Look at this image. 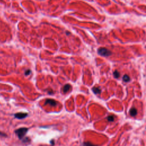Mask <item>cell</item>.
<instances>
[{
  "label": "cell",
  "instance_id": "3957f363",
  "mask_svg": "<svg viewBox=\"0 0 146 146\" xmlns=\"http://www.w3.org/2000/svg\"><path fill=\"white\" fill-rule=\"evenodd\" d=\"M45 104V105H46V104H50V105H51V106H55L57 104V102L53 100V99H46V100Z\"/></svg>",
  "mask_w": 146,
  "mask_h": 146
},
{
  "label": "cell",
  "instance_id": "52a82bcc",
  "mask_svg": "<svg viewBox=\"0 0 146 146\" xmlns=\"http://www.w3.org/2000/svg\"><path fill=\"white\" fill-rule=\"evenodd\" d=\"M92 91L94 92L95 94H100L101 92V89L99 88V87H94L92 88Z\"/></svg>",
  "mask_w": 146,
  "mask_h": 146
},
{
  "label": "cell",
  "instance_id": "7c38bea8",
  "mask_svg": "<svg viewBox=\"0 0 146 146\" xmlns=\"http://www.w3.org/2000/svg\"><path fill=\"white\" fill-rule=\"evenodd\" d=\"M31 73V71L30 70H26V72H25V75H29Z\"/></svg>",
  "mask_w": 146,
  "mask_h": 146
},
{
  "label": "cell",
  "instance_id": "6da1fadb",
  "mask_svg": "<svg viewBox=\"0 0 146 146\" xmlns=\"http://www.w3.org/2000/svg\"><path fill=\"white\" fill-rule=\"evenodd\" d=\"M28 131V128H21L16 131V134L19 139H22L24 138L26 134L27 133Z\"/></svg>",
  "mask_w": 146,
  "mask_h": 146
},
{
  "label": "cell",
  "instance_id": "4fadbf2b",
  "mask_svg": "<svg viewBox=\"0 0 146 146\" xmlns=\"http://www.w3.org/2000/svg\"><path fill=\"white\" fill-rule=\"evenodd\" d=\"M4 136H6L5 134H4L3 133H1V132H0V136H4Z\"/></svg>",
  "mask_w": 146,
  "mask_h": 146
},
{
  "label": "cell",
  "instance_id": "ba28073f",
  "mask_svg": "<svg viewBox=\"0 0 146 146\" xmlns=\"http://www.w3.org/2000/svg\"><path fill=\"white\" fill-rule=\"evenodd\" d=\"M83 146H97L95 144H93L92 143L90 142H86L83 143Z\"/></svg>",
  "mask_w": 146,
  "mask_h": 146
},
{
  "label": "cell",
  "instance_id": "8992f818",
  "mask_svg": "<svg viewBox=\"0 0 146 146\" xmlns=\"http://www.w3.org/2000/svg\"><path fill=\"white\" fill-rule=\"evenodd\" d=\"M71 89V85L69 84H66V85L64 86L63 88V91L64 93H66L67 92H68L70 89Z\"/></svg>",
  "mask_w": 146,
  "mask_h": 146
},
{
  "label": "cell",
  "instance_id": "5b68a950",
  "mask_svg": "<svg viewBox=\"0 0 146 146\" xmlns=\"http://www.w3.org/2000/svg\"><path fill=\"white\" fill-rule=\"evenodd\" d=\"M137 113H138V111L135 109V108H131V110H130V114L131 116H135L136 115Z\"/></svg>",
  "mask_w": 146,
  "mask_h": 146
},
{
  "label": "cell",
  "instance_id": "277c9868",
  "mask_svg": "<svg viewBox=\"0 0 146 146\" xmlns=\"http://www.w3.org/2000/svg\"><path fill=\"white\" fill-rule=\"evenodd\" d=\"M27 116H28V114H26V113L19 112V113H17L15 114V117L18 119H24V118H26Z\"/></svg>",
  "mask_w": 146,
  "mask_h": 146
},
{
  "label": "cell",
  "instance_id": "30bf717a",
  "mask_svg": "<svg viewBox=\"0 0 146 146\" xmlns=\"http://www.w3.org/2000/svg\"><path fill=\"white\" fill-rule=\"evenodd\" d=\"M107 119L109 122H113L114 121V117L112 115H110L109 116H107Z\"/></svg>",
  "mask_w": 146,
  "mask_h": 146
},
{
  "label": "cell",
  "instance_id": "8fae6325",
  "mask_svg": "<svg viewBox=\"0 0 146 146\" xmlns=\"http://www.w3.org/2000/svg\"><path fill=\"white\" fill-rule=\"evenodd\" d=\"M114 75L115 78H118L120 77V73H119L118 71H115L114 72Z\"/></svg>",
  "mask_w": 146,
  "mask_h": 146
},
{
  "label": "cell",
  "instance_id": "9c48e42d",
  "mask_svg": "<svg viewBox=\"0 0 146 146\" xmlns=\"http://www.w3.org/2000/svg\"><path fill=\"white\" fill-rule=\"evenodd\" d=\"M123 79L125 82H129L130 81V78L129 77V76L127 75H124L123 78Z\"/></svg>",
  "mask_w": 146,
  "mask_h": 146
},
{
  "label": "cell",
  "instance_id": "7a4b0ae2",
  "mask_svg": "<svg viewBox=\"0 0 146 146\" xmlns=\"http://www.w3.org/2000/svg\"><path fill=\"white\" fill-rule=\"evenodd\" d=\"M98 54L99 55H102V56H104V57H109L111 54V52L106 48H99L98 49Z\"/></svg>",
  "mask_w": 146,
  "mask_h": 146
}]
</instances>
